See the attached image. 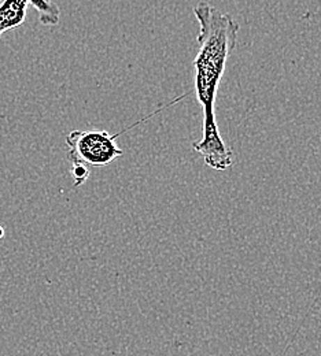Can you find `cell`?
<instances>
[{
    "mask_svg": "<svg viewBox=\"0 0 321 356\" xmlns=\"http://www.w3.org/2000/svg\"><path fill=\"white\" fill-rule=\"evenodd\" d=\"M194 15L199 24L196 38L199 49L194 60L195 92L203 108V134L192 143V148L210 169L224 172L233 165V151L220 134L216 100L227 62L236 47L239 24L230 14L220 11L208 1L198 3L194 7Z\"/></svg>",
    "mask_w": 321,
    "mask_h": 356,
    "instance_id": "cell-1",
    "label": "cell"
},
{
    "mask_svg": "<svg viewBox=\"0 0 321 356\" xmlns=\"http://www.w3.org/2000/svg\"><path fill=\"white\" fill-rule=\"evenodd\" d=\"M162 108L141 118L136 124L128 127L125 131L110 134L107 131L90 129V131H72L66 136L68 161L72 165H84L87 168H104L120 158L124 151L117 144V137L138 127L139 124L161 113Z\"/></svg>",
    "mask_w": 321,
    "mask_h": 356,
    "instance_id": "cell-2",
    "label": "cell"
},
{
    "mask_svg": "<svg viewBox=\"0 0 321 356\" xmlns=\"http://www.w3.org/2000/svg\"><path fill=\"white\" fill-rule=\"evenodd\" d=\"M29 6V0H0V38L25 22Z\"/></svg>",
    "mask_w": 321,
    "mask_h": 356,
    "instance_id": "cell-3",
    "label": "cell"
},
{
    "mask_svg": "<svg viewBox=\"0 0 321 356\" xmlns=\"http://www.w3.org/2000/svg\"><path fill=\"white\" fill-rule=\"evenodd\" d=\"M31 6L38 11L39 21L45 26H55L59 24L61 10L52 0H29Z\"/></svg>",
    "mask_w": 321,
    "mask_h": 356,
    "instance_id": "cell-4",
    "label": "cell"
},
{
    "mask_svg": "<svg viewBox=\"0 0 321 356\" xmlns=\"http://www.w3.org/2000/svg\"><path fill=\"white\" fill-rule=\"evenodd\" d=\"M72 177L75 179V186L79 188L90 177V169L84 165H73Z\"/></svg>",
    "mask_w": 321,
    "mask_h": 356,
    "instance_id": "cell-5",
    "label": "cell"
},
{
    "mask_svg": "<svg viewBox=\"0 0 321 356\" xmlns=\"http://www.w3.org/2000/svg\"><path fill=\"white\" fill-rule=\"evenodd\" d=\"M1 237H3V229L0 227V238H1Z\"/></svg>",
    "mask_w": 321,
    "mask_h": 356,
    "instance_id": "cell-6",
    "label": "cell"
}]
</instances>
